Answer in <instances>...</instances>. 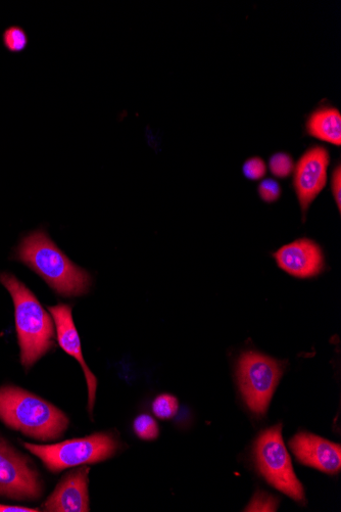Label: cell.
I'll return each instance as SVG.
<instances>
[{"label":"cell","mask_w":341,"mask_h":512,"mask_svg":"<svg viewBox=\"0 0 341 512\" xmlns=\"http://www.w3.org/2000/svg\"><path fill=\"white\" fill-rule=\"evenodd\" d=\"M14 259L37 273L60 296H83L91 287V275L73 263L44 229L23 238Z\"/></svg>","instance_id":"cell-1"},{"label":"cell","mask_w":341,"mask_h":512,"mask_svg":"<svg viewBox=\"0 0 341 512\" xmlns=\"http://www.w3.org/2000/svg\"><path fill=\"white\" fill-rule=\"evenodd\" d=\"M0 284L13 298L21 363L30 369L55 347L54 318L15 275L0 273Z\"/></svg>","instance_id":"cell-2"},{"label":"cell","mask_w":341,"mask_h":512,"mask_svg":"<svg viewBox=\"0 0 341 512\" xmlns=\"http://www.w3.org/2000/svg\"><path fill=\"white\" fill-rule=\"evenodd\" d=\"M0 421L39 441L57 440L69 426V418L55 405L15 386L0 388Z\"/></svg>","instance_id":"cell-3"},{"label":"cell","mask_w":341,"mask_h":512,"mask_svg":"<svg viewBox=\"0 0 341 512\" xmlns=\"http://www.w3.org/2000/svg\"><path fill=\"white\" fill-rule=\"evenodd\" d=\"M24 447L37 456L47 470L60 473L78 465L101 462L111 458L119 444L114 436L100 433L55 445L24 443Z\"/></svg>","instance_id":"cell-4"},{"label":"cell","mask_w":341,"mask_h":512,"mask_svg":"<svg viewBox=\"0 0 341 512\" xmlns=\"http://www.w3.org/2000/svg\"><path fill=\"white\" fill-rule=\"evenodd\" d=\"M255 457L260 473L269 484L290 498L305 502L304 487L292 468L281 425L261 434L256 442Z\"/></svg>","instance_id":"cell-5"},{"label":"cell","mask_w":341,"mask_h":512,"mask_svg":"<svg viewBox=\"0 0 341 512\" xmlns=\"http://www.w3.org/2000/svg\"><path fill=\"white\" fill-rule=\"evenodd\" d=\"M280 362L257 352L242 354L237 376L243 398L257 415L267 412L270 401L282 377Z\"/></svg>","instance_id":"cell-6"},{"label":"cell","mask_w":341,"mask_h":512,"mask_svg":"<svg viewBox=\"0 0 341 512\" xmlns=\"http://www.w3.org/2000/svg\"><path fill=\"white\" fill-rule=\"evenodd\" d=\"M43 484L31 460L0 439V496L37 499Z\"/></svg>","instance_id":"cell-7"},{"label":"cell","mask_w":341,"mask_h":512,"mask_svg":"<svg viewBox=\"0 0 341 512\" xmlns=\"http://www.w3.org/2000/svg\"><path fill=\"white\" fill-rule=\"evenodd\" d=\"M330 155L326 148L309 149L294 169V188L304 215L325 188Z\"/></svg>","instance_id":"cell-8"},{"label":"cell","mask_w":341,"mask_h":512,"mask_svg":"<svg viewBox=\"0 0 341 512\" xmlns=\"http://www.w3.org/2000/svg\"><path fill=\"white\" fill-rule=\"evenodd\" d=\"M292 452L308 467L335 475L341 469V447L321 437L300 433L289 443Z\"/></svg>","instance_id":"cell-9"},{"label":"cell","mask_w":341,"mask_h":512,"mask_svg":"<svg viewBox=\"0 0 341 512\" xmlns=\"http://www.w3.org/2000/svg\"><path fill=\"white\" fill-rule=\"evenodd\" d=\"M274 258L282 270L299 278L314 277L325 266L320 246L309 239L297 240L283 246L274 253Z\"/></svg>","instance_id":"cell-10"},{"label":"cell","mask_w":341,"mask_h":512,"mask_svg":"<svg viewBox=\"0 0 341 512\" xmlns=\"http://www.w3.org/2000/svg\"><path fill=\"white\" fill-rule=\"evenodd\" d=\"M56 324L58 343L60 347L70 356L74 357L84 370L88 386V411L92 414L97 380L87 366L81 347V341L74 323L72 307L67 304L48 307Z\"/></svg>","instance_id":"cell-11"},{"label":"cell","mask_w":341,"mask_h":512,"mask_svg":"<svg viewBox=\"0 0 341 512\" xmlns=\"http://www.w3.org/2000/svg\"><path fill=\"white\" fill-rule=\"evenodd\" d=\"M89 469L72 471L57 486L44 503L45 511L87 512L89 508Z\"/></svg>","instance_id":"cell-12"},{"label":"cell","mask_w":341,"mask_h":512,"mask_svg":"<svg viewBox=\"0 0 341 512\" xmlns=\"http://www.w3.org/2000/svg\"><path fill=\"white\" fill-rule=\"evenodd\" d=\"M306 128L309 135L321 142L341 145V114L336 108L317 109L308 118Z\"/></svg>","instance_id":"cell-13"},{"label":"cell","mask_w":341,"mask_h":512,"mask_svg":"<svg viewBox=\"0 0 341 512\" xmlns=\"http://www.w3.org/2000/svg\"><path fill=\"white\" fill-rule=\"evenodd\" d=\"M134 431L140 439L145 441L156 440L160 433L158 423L148 414H142L136 417Z\"/></svg>","instance_id":"cell-14"},{"label":"cell","mask_w":341,"mask_h":512,"mask_svg":"<svg viewBox=\"0 0 341 512\" xmlns=\"http://www.w3.org/2000/svg\"><path fill=\"white\" fill-rule=\"evenodd\" d=\"M179 409L178 399L169 394L158 396L153 403V411L161 420H171Z\"/></svg>","instance_id":"cell-15"},{"label":"cell","mask_w":341,"mask_h":512,"mask_svg":"<svg viewBox=\"0 0 341 512\" xmlns=\"http://www.w3.org/2000/svg\"><path fill=\"white\" fill-rule=\"evenodd\" d=\"M4 43L11 53H21L27 48L28 36L21 27L13 26L5 31Z\"/></svg>","instance_id":"cell-16"},{"label":"cell","mask_w":341,"mask_h":512,"mask_svg":"<svg viewBox=\"0 0 341 512\" xmlns=\"http://www.w3.org/2000/svg\"><path fill=\"white\" fill-rule=\"evenodd\" d=\"M271 173L278 178H286L294 173L295 162L286 153H276L269 160Z\"/></svg>","instance_id":"cell-17"},{"label":"cell","mask_w":341,"mask_h":512,"mask_svg":"<svg viewBox=\"0 0 341 512\" xmlns=\"http://www.w3.org/2000/svg\"><path fill=\"white\" fill-rule=\"evenodd\" d=\"M258 193L264 202L272 204L280 199L282 191L278 181L268 178L259 184Z\"/></svg>","instance_id":"cell-18"},{"label":"cell","mask_w":341,"mask_h":512,"mask_svg":"<svg viewBox=\"0 0 341 512\" xmlns=\"http://www.w3.org/2000/svg\"><path fill=\"white\" fill-rule=\"evenodd\" d=\"M242 172L250 180H260L266 175L267 166L263 159L254 157L243 164Z\"/></svg>","instance_id":"cell-19"},{"label":"cell","mask_w":341,"mask_h":512,"mask_svg":"<svg viewBox=\"0 0 341 512\" xmlns=\"http://www.w3.org/2000/svg\"><path fill=\"white\" fill-rule=\"evenodd\" d=\"M278 500L266 493H257L246 511H276Z\"/></svg>","instance_id":"cell-20"},{"label":"cell","mask_w":341,"mask_h":512,"mask_svg":"<svg viewBox=\"0 0 341 512\" xmlns=\"http://www.w3.org/2000/svg\"><path fill=\"white\" fill-rule=\"evenodd\" d=\"M331 191L338 210L341 209V168L340 165L333 170L331 179Z\"/></svg>","instance_id":"cell-21"},{"label":"cell","mask_w":341,"mask_h":512,"mask_svg":"<svg viewBox=\"0 0 341 512\" xmlns=\"http://www.w3.org/2000/svg\"><path fill=\"white\" fill-rule=\"evenodd\" d=\"M37 511H39V509H37V508L0 504V512H37Z\"/></svg>","instance_id":"cell-22"}]
</instances>
